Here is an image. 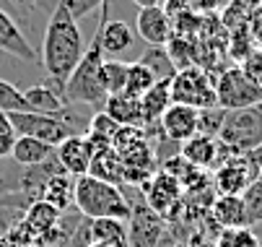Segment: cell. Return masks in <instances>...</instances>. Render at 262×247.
Masks as SVG:
<instances>
[{"label": "cell", "instance_id": "6da1fadb", "mask_svg": "<svg viewBox=\"0 0 262 247\" xmlns=\"http://www.w3.org/2000/svg\"><path fill=\"white\" fill-rule=\"evenodd\" d=\"M83 52H86V42L78 29V21H73L70 13L57 3L47 18L42 47H39V65L47 76V84L55 91L62 94L70 73L81 63Z\"/></svg>", "mask_w": 262, "mask_h": 247}, {"label": "cell", "instance_id": "7a4b0ae2", "mask_svg": "<svg viewBox=\"0 0 262 247\" xmlns=\"http://www.w3.org/2000/svg\"><path fill=\"white\" fill-rule=\"evenodd\" d=\"M73 205L78 208V214L89 221L96 219H130V203L122 188H115L109 182H101L91 174L76 180V193H73Z\"/></svg>", "mask_w": 262, "mask_h": 247}, {"label": "cell", "instance_id": "3957f363", "mask_svg": "<svg viewBox=\"0 0 262 247\" xmlns=\"http://www.w3.org/2000/svg\"><path fill=\"white\" fill-rule=\"evenodd\" d=\"M104 52H101V45H99V34H94L81 63L76 65V70L70 73L65 89H62V99L68 104H86V107H94L96 112L104 110V101H106V94L101 89V81H99V70L104 65Z\"/></svg>", "mask_w": 262, "mask_h": 247}, {"label": "cell", "instance_id": "277c9868", "mask_svg": "<svg viewBox=\"0 0 262 247\" xmlns=\"http://www.w3.org/2000/svg\"><path fill=\"white\" fill-rule=\"evenodd\" d=\"M171 89V104H184L192 110H210L215 104V78L203 65H190L177 70V76L169 84Z\"/></svg>", "mask_w": 262, "mask_h": 247}, {"label": "cell", "instance_id": "5b68a950", "mask_svg": "<svg viewBox=\"0 0 262 247\" xmlns=\"http://www.w3.org/2000/svg\"><path fill=\"white\" fill-rule=\"evenodd\" d=\"M215 104L226 112L259 107L262 104V86H257L252 78H247L239 65L223 68L215 78Z\"/></svg>", "mask_w": 262, "mask_h": 247}, {"label": "cell", "instance_id": "8992f818", "mask_svg": "<svg viewBox=\"0 0 262 247\" xmlns=\"http://www.w3.org/2000/svg\"><path fill=\"white\" fill-rule=\"evenodd\" d=\"M8 120H11V128L16 135L36 138L52 149H57L65 138L76 135L62 120L50 117V115H39V112H13V115H8Z\"/></svg>", "mask_w": 262, "mask_h": 247}, {"label": "cell", "instance_id": "52a82bcc", "mask_svg": "<svg viewBox=\"0 0 262 247\" xmlns=\"http://www.w3.org/2000/svg\"><path fill=\"white\" fill-rule=\"evenodd\" d=\"M140 193H143L145 205L151 208L156 216L169 219V214H171V211L179 205V200H182L184 188L179 185L177 177H171L169 172L156 169L151 177H148V180L140 185Z\"/></svg>", "mask_w": 262, "mask_h": 247}, {"label": "cell", "instance_id": "ba28073f", "mask_svg": "<svg viewBox=\"0 0 262 247\" xmlns=\"http://www.w3.org/2000/svg\"><path fill=\"white\" fill-rule=\"evenodd\" d=\"M164 237V219L156 216L151 208L140 203H130L127 219V247H159Z\"/></svg>", "mask_w": 262, "mask_h": 247}, {"label": "cell", "instance_id": "9c48e42d", "mask_svg": "<svg viewBox=\"0 0 262 247\" xmlns=\"http://www.w3.org/2000/svg\"><path fill=\"white\" fill-rule=\"evenodd\" d=\"M257 180V169L247 159V154H231L213 172V185L221 195H242Z\"/></svg>", "mask_w": 262, "mask_h": 247}, {"label": "cell", "instance_id": "30bf717a", "mask_svg": "<svg viewBox=\"0 0 262 247\" xmlns=\"http://www.w3.org/2000/svg\"><path fill=\"white\" fill-rule=\"evenodd\" d=\"M179 156L192 164L195 169H215L221 167L223 161H226L231 156V151L221 143L218 138H208V135H192L190 140H184V143L179 146Z\"/></svg>", "mask_w": 262, "mask_h": 247}, {"label": "cell", "instance_id": "8fae6325", "mask_svg": "<svg viewBox=\"0 0 262 247\" xmlns=\"http://www.w3.org/2000/svg\"><path fill=\"white\" fill-rule=\"evenodd\" d=\"M96 34H99V45H101V52L106 60H120V55H125L135 45V31L125 21L106 18V3L101 6V18H99Z\"/></svg>", "mask_w": 262, "mask_h": 247}, {"label": "cell", "instance_id": "7c38bea8", "mask_svg": "<svg viewBox=\"0 0 262 247\" xmlns=\"http://www.w3.org/2000/svg\"><path fill=\"white\" fill-rule=\"evenodd\" d=\"M0 52L21 63H39V50L31 47V42L24 37L21 24L6 8H0Z\"/></svg>", "mask_w": 262, "mask_h": 247}, {"label": "cell", "instance_id": "4fadbf2b", "mask_svg": "<svg viewBox=\"0 0 262 247\" xmlns=\"http://www.w3.org/2000/svg\"><path fill=\"white\" fill-rule=\"evenodd\" d=\"M135 34L148 47H166L169 39L174 37V26H171V18L164 13L161 6L140 8L138 18H135Z\"/></svg>", "mask_w": 262, "mask_h": 247}, {"label": "cell", "instance_id": "5bb4252c", "mask_svg": "<svg viewBox=\"0 0 262 247\" xmlns=\"http://www.w3.org/2000/svg\"><path fill=\"white\" fill-rule=\"evenodd\" d=\"M55 159H57V164L62 167L65 174H70V177L78 180V177H83V174H89L94 151L89 146L86 135H70L55 149Z\"/></svg>", "mask_w": 262, "mask_h": 247}, {"label": "cell", "instance_id": "9a60e30c", "mask_svg": "<svg viewBox=\"0 0 262 247\" xmlns=\"http://www.w3.org/2000/svg\"><path fill=\"white\" fill-rule=\"evenodd\" d=\"M159 128L169 140L182 146L184 140L198 135V110L184 107V104H169V110L159 120Z\"/></svg>", "mask_w": 262, "mask_h": 247}, {"label": "cell", "instance_id": "2e32d148", "mask_svg": "<svg viewBox=\"0 0 262 247\" xmlns=\"http://www.w3.org/2000/svg\"><path fill=\"white\" fill-rule=\"evenodd\" d=\"M210 219L218 224V229L249 227L242 195H218V198L210 203Z\"/></svg>", "mask_w": 262, "mask_h": 247}, {"label": "cell", "instance_id": "e0dca14e", "mask_svg": "<svg viewBox=\"0 0 262 247\" xmlns=\"http://www.w3.org/2000/svg\"><path fill=\"white\" fill-rule=\"evenodd\" d=\"M24 99L29 104L31 112H39V115H50V117H62L68 101L62 99L60 91H55L50 84H36V86H29L24 91Z\"/></svg>", "mask_w": 262, "mask_h": 247}, {"label": "cell", "instance_id": "ac0fdd59", "mask_svg": "<svg viewBox=\"0 0 262 247\" xmlns=\"http://www.w3.org/2000/svg\"><path fill=\"white\" fill-rule=\"evenodd\" d=\"M104 115H109L120 128H143V112H140V99L130 96V94H115L106 96L104 101Z\"/></svg>", "mask_w": 262, "mask_h": 247}, {"label": "cell", "instance_id": "d6986e66", "mask_svg": "<svg viewBox=\"0 0 262 247\" xmlns=\"http://www.w3.org/2000/svg\"><path fill=\"white\" fill-rule=\"evenodd\" d=\"M169 84H171V81H156L151 89H148V91L140 96L143 128L159 125L161 115L169 110V104H171V89H169Z\"/></svg>", "mask_w": 262, "mask_h": 247}, {"label": "cell", "instance_id": "ffe728a7", "mask_svg": "<svg viewBox=\"0 0 262 247\" xmlns=\"http://www.w3.org/2000/svg\"><path fill=\"white\" fill-rule=\"evenodd\" d=\"M89 174L101 182H109L115 188H122L125 185V169H122V159L115 149H106V151H99L94 154L91 159V167H89Z\"/></svg>", "mask_w": 262, "mask_h": 247}, {"label": "cell", "instance_id": "44dd1931", "mask_svg": "<svg viewBox=\"0 0 262 247\" xmlns=\"http://www.w3.org/2000/svg\"><path fill=\"white\" fill-rule=\"evenodd\" d=\"M60 216H62V214H60L55 205H50V203H45V200H34V203L26 208V214H24V224H26V229H29L34 237H45V234H50L52 229H57Z\"/></svg>", "mask_w": 262, "mask_h": 247}, {"label": "cell", "instance_id": "7402d4cb", "mask_svg": "<svg viewBox=\"0 0 262 247\" xmlns=\"http://www.w3.org/2000/svg\"><path fill=\"white\" fill-rule=\"evenodd\" d=\"M11 156H13L16 164H21V167H36V164H45L47 159H52V156H55V149L47 146V143H42V140H36V138L18 135Z\"/></svg>", "mask_w": 262, "mask_h": 247}, {"label": "cell", "instance_id": "603a6c76", "mask_svg": "<svg viewBox=\"0 0 262 247\" xmlns=\"http://www.w3.org/2000/svg\"><path fill=\"white\" fill-rule=\"evenodd\" d=\"M73 193H76V177H70V174L60 172V174H55V177L47 182V188L42 193V200L50 203V205H55L60 214H62V211H68L73 205Z\"/></svg>", "mask_w": 262, "mask_h": 247}, {"label": "cell", "instance_id": "cb8c5ba5", "mask_svg": "<svg viewBox=\"0 0 262 247\" xmlns=\"http://www.w3.org/2000/svg\"><path fill=\"white\" fill-rule=\"evenodd\" d=\"M91 239L109 247H127V221L122 219H96L89 221Z\"/></svg>", "mask_w": 262, "mask_h": 247}, {"label": "cell", "instance_id": "d4e9b609", "mask_svg": "<svg viewBox=\"0 0 262 247\" xmlns=\"http://www.w3.org/2000/svg\"><path fill=\"white\" fill-rule=\"evenodd\" d=\"M138 63L151 70V76L156 81H171L177 76V65L171 63L166 47H145L143 55L138 57Z\"/></svg>", "mask_w": 262, "mask_h": 247}, {"label": "cell", "instance_id": "484cf974", "mask_svg": "<svg viewBox=\"0 0 262 247\" xmlns=\"http://www.w3.org/2000/svg\"><path fill=\"white\" fill-rule=\"evenodd\" d=\"M125 78H127V63L122 60H104L99 70V81L106 96H115L125 91Z\"/></svg>", "mask_w": 262, "mask_h": 247}, {"label": "cell", "instance_id": "4316f807", "mask_svg": "<svg viewBox=\"0 0 262 247\" xmlns=\"http://www.w3.org/2000/svg\"><path fill=\"white\" fill-rule=\"evenodd\" d=\"M156 84V78L151 76V70L143 68L138 60L135 63H127V78H125V94L140 99L148 89H151Z\"/></svg>", "mask_w": 262, "mask_h": 247}, {"label": "cell", "instance_id": "83f0119b", "mask_svg": "<svg viewBox=\"0 0 262 247\" xmlns=\"http://www.w3.org/2000/svg\"><path fill=\"white\" fill-rule=\"evenodd\" d=\"M0 112H6V115L31 112L26 99H24V91L16 84H11L8 78H0Z\"/></svg>", "mask_w": 262, "mask_h": 247}, {"label": "cell", "instance_id": "f1b7e54d", "mask_svg": "<svg viewBox=\"0 0 262 247\" xmlns=\"http://www.w3.org/2000/svg\"><path fill=\"white\" fill-rule=\"evenodd\" d=\"M252 50H257V39H254V34L249 26H239L231 31V42H229V55L236 60V65H242Z\"/></svg>", "mask_w": 262, "mask_h": 247}, {"label": "cell", "instance_id": "f546056e", "mask_svg": "<svg viewBox=\"0 0 262 247\" xmlns=\"http://www.w3.org/2000/svg\"><path fill=\"white\" fill-rule=\"evenodd\" d=\"M215 244H218V247H259V237H257V232H254L252 227L221 229Z\"/></svg>", "mask_w": 262, "mask_h": 247}, {"label": "cell", "instance_id": "4dcf8cb0", "mask_svg": "<svg viewBox=\"0 0 262 247\" xmlns=\"http://www.w3.org/2000/svg\"><path fill=\"white\" fill-rule=\"evenodd\" d=\"M242 200H244V211H247V221L249 227L262 221V169L257 174V180L242 193Z\"/></svg>", "mask_w": 262, "mask_h": 247}, {"label": "cell", "instance_id": "1f68e13d", "mask_svg": "<svg viewBox=\"0 0 262 247\" xmlns=\"http://www.w3.org/2000/svg\"><path fill=\"white\" fill-rule=\"evenodd\" d=\"M226 110L221 107H210V110H200L198 112V135H208V138H218Z\"/></svg>", "mask_w": 262, "mask_h": 247}, {"label": "cell", "instance_id": "d6a6232c", "mask_svg": "<svg viewBox=\"0 0 262 247\" xmlns=\"http://www.w3.org/2000/svg\"><path fill=\"white\" fill-rule=\"evenodd\" d=\"M117 130H120V125L112 120L109 115H104V112H96V115H91V122H89V130H86V135H96V138H104V140H115V135H117Z\"/></svg>", "mask_w": 262, "mask_h": 247}, {"label": "cell", "instance_id": "836d02e7", "mask_svg": "<svg viewBox=\"0 0 262 247\" xmlns=\"http://www.w3.org/2000/svg\"><path fill=\"white\" fill-rule=\"evenodd\" d=\"M57 3L70 13L73 21H81V18H86L91 11L101 8V6H104V0H57Z\"/></svg>", "mask_w": 262, "mask_h": 247}, {"label": "cell", "instance_id": "e575fe53", "mask_svg": "<svg viewBox=\"0 0 262 247\" xmlns=\"http://www.w3.org/2000/svg\"><path fill=\"white\" fill-rule=\"evenodd\" d=\"M239 68L244 70V76H247V78H252L257 86H262V47L252 50V55H249Z\"/></svg>", "mask_w": 262, "mask_h": 247}, {"label": "cell", "instance_id": "d590c367", "mask_svg": "<svg viewBox=\"0 0 262 247\" xmlns=\"http://www.w3.org/2000/svg\"><path fill=\"white\" fill-rule=\"evenodd\" d=\"M8 3H11V6L18 11V16H21L26 24H29V13H31V11H39V8L45 11L42 0H8Z\"/></svg>", "mask_w": 262, "mask_h": 247}, {"label": "cell", "instance_id": "8d00e7d4", "mask_svg": "<svg viewBox=\"0 0 262 247\" xmlns=\"http://www.w3.org/2000/svg\"><path fill=\"white\" fill-rule=\"evenodd\" d=\"M221 3H223V0H187V8H190L192 13H198V11L210 13V11L221 8Z\"/></svg>", "mask_w": 262, "mask_h": 247}, {"label": "cell", "instance_id": "74e56055", "mask_svg": "<svg viewBox=\"0 0 262 247\" xmlns=\"http://www.w3.org/2000/svg\"><path fill=\"white\" fill-rule=\"evenodd\" d=\"M16 133L11 130V133H0V159H6V156H11L13 154V146H16Z\"/></svg>", "mask_w": 262, "mask_h": 247}, {"label": "cell", "instance_id": "f35d334b", "mask_svg": "<svg viewBox=\"0 0 262 247\" xmlns=\"http://www.w3.org/2000/svg\"><path fill=\"white\" fill-rule=\"evenodd\" d=\"M13 128H11V120H8V115L6 112H0V133H11Z\"/></svg>", "mask_w": 262, "mask_h": 247}, {"label": "cell", "instance_id": "ab89813d", "mask_svg": "<svg viewBox=\"0 0 262 247\" xmlns=\"http://www.w3.org/2000/svg\"><path fill=\"white\" fill-rule=\"evenodd\" d=\"M138 8H154V6H161V0H133Z\"/></svg>", "mask_w": 262, "mask_h": 247}, {"label": "cell", "instance_id": "60d3db41", "mask_svg": "<svg viewBox=\"0 0 262 247\" xmlns=\"http://www.w3.org/2000/svg\"><path fill=\"white\" fill-rule=\"evenodd\" d=\"M42 6H45V8L52 13V11H55V6H57V0H42Z\"/></svg>", "mask_w": 262, "mask_h": 247}, {"label": "cell", "instance_id": "b9f144b4", "mask_svg": "<svg viewBox=\"0 0 262 247\" xmlns=\"http://www.w3.org/2000/svg\"><path fill=\"white\" fill-rule=\"evenodd\" d=\"M0 247H13V244H11V239H8L6 234H3V237H0Z\"/></svg>", "mask_w": 262, "mask_h": 247}, {"label": "cell", "instance_id": "7bdbcfd3", "mask_svg": "<svg viewBox=\"0 0 262 247\" xmlns=\"http://www.w3.org/2000/svg\"><path fill=\"white\" fill-rule=\"evenodd\" d=\"M198 247H218V244H215V242H200Z\"/></svg>", "mask_w": 262, "mask_h": 247}, {"label": "cell", "instance_id": "ee69618b", "mask_svg": "<svg viewBox=\"0 0 262 247\" xmlns=\"http://www.w3.org/2000/svg\"><path fill=\"white\" fill-rule=\"evenodd\" d=\"M89 247H109V244H101V242H91Z\"/></svg>", "mask_w": 262, "mask_h": 247}, {"label": "cell", "instance_id": "f6af8a7d", "mask_svg": "<svg viewBox=\"0 0 262 247\" xmlns=\"http://www.w3.org/2000/svg\"><path fill=\"white\" fill-rule=\"evenodd\" d=\"M259 247H262V239H259Z\"/></svg>", "mask_w": 262, "mask_h": 247}, {"label": "cell", "instance_id": "bcb514c9", "mask_svg": "<svg viewBox=\"0 0 262 247\" xmlns=\"http://www.w3.org/2000/svg\"><path fill=\"white\" fill-rule=\"evenodd\" d=\"M104 3H109V0H104Z\"/></svg>", "mask_w": 262, "mask_h": 247}, {"label": "cell", "instance_id": "7dc6e473", "mask_svg": "<svg viewBox=\"0 0 262 247\" xmlns=\"http://www.w3.org/2000/svg\"><path fill=\"white\" fill-rule=\"evenodd\" d=\"M179 247H184V244H179Z\"/></svg>", "mask_w": 262, "mask_h": 247}]
</instances>
